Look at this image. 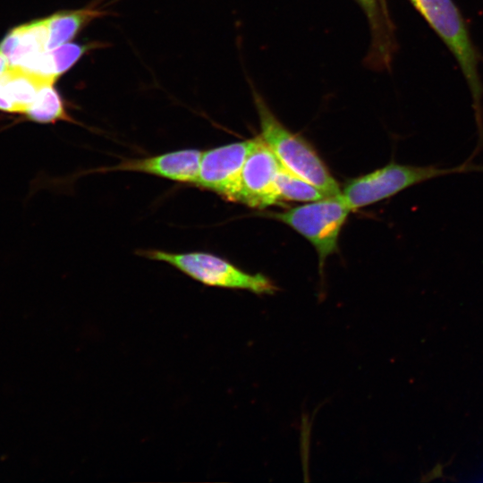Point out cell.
Returning a JSON list of instances; mask_svg holds the SVG:
<instances>
[{"mask_svg": "<svg viewBox=\"0 0 483 483\" xmlns=\"http://www.w3.org/2000/svg\"><path fill=\"white\" fill-rule=\"evenodd\" d=\"M483 173V165L464 162L443 168L434 165H403L392 161L345 185L341 194L352 211L391 198L417 184L453 174Z\"/></svg>", "mask_w": 483, "mask_h": 483, "instance_id": "3", "label": "cell"}, {"mask_svg": "<svg viewBox=\"0 0 483 483\" xmlns=\"http://www.w3.org/2000/svg\"><path fill=\"white\" fill-rule=\"evenodd\" d=\"M364 12L372 36L375 64H387L392 50V24L386 5L381 0H355Z\"/></svg>", "mask_w": 483, "mask_h": 483, "instance_id": "12", "label": "cell"}, {"mask_svg": "<svg viewBox=\"0 0 483 483\" xmlns=\"http://www.w3.org/2000/svg\"><path fill=\"white\" fill-rule=\"evenodd\" d=\"M381 1H382V3H383L385 5H386V0H381Z\"/></svg>", "mask_w": 483, "mask_h": 483, "instance_id": "17", "label": "cell"}, {"mask_svg": "<svg viewBox=\"0 0 483 483\" xmlns=\"http://www.w3.org/2000/svg\"><path fill=\"white\" fill-rule=\"evenodd\" d=\"M201 155L202 151L199 149H180L144 158L123 160L118 165L90 172H140L181 183L196 184Z\"/></svg>", "mask_w": 483, "mask_h": 483, "instance_id": "8", "label": "cell"}, {"mask_svg": "<svg viewBox=\"0 0 483 483\" xmlns=\"http://www.w3.org/2000/svg\"><path fill=\"white\" fill-rule=\"evenodd\" d=\"M48 39L47 18L12 30L0 43V53L10 66H20L46 50Z\"/></svg>", "mask_w": 483, "mask_h": 483, "instance_id": "10", "label": "cell"}, {"mask_svg": "<svg viewBox=\"0 0 483 483\" xmlns=\"http://www.w3.org/2000/svg\"><path fill=\"white\" fill-rule=\"evenodd\" d=\"M350 212L352 209L339 194L267 216L291 226L305 237L316 249L322 268L325 259L338 250L339 234Z\"/></svg>", "mask_w": 483, "mask_h": 483, "instance_id": "5", "label": "cell"}, {"mask_svg": "<svg viewBox=\"0 0 483 483\" xmlns=\"http://www.w3.org/2000/svg\"><path fill=\"white\" fill-rule=\"evenodd\" d=\"M9 66L6 58L0 53V77L7 71Z\"/></svg>", "mask_w": 483, "mask_h": 483, "instance_id": "16", "label": "cell"}, {"mask_svg": "<svg viewBox=\"0 0 483 483\" xmlns=\"http://www.w3.org/2000/svg\"><path fill=\"white\" fill-rule=\"evenodd\" d=\"M275 188L280 200L314 201L326 197L316 186L281 164L275 175Z\"/></svg>", "mask_w": 483, "mask_h": 483, "instance_id": "14", "label": "cell"}, {"mask_svg": "<svg viewBox=\"0 0 483 483\" xmlns=\"http://www.w3.org/2000/svg\"><path fill=\"white\" fill-rule=\"evenodd\" d=\"M252 143L253 139L203 151L195 185L236 202L241 172Z\"/></svg>", "mask_w": 483, "mask_h": 483, "instance_id": "6", "label": "cell"}, {"mask_svg": "<svg viewBox=\"0 0 483 483\" xmlns=\"http://www.w3.org/2000/svg\"><path fill=\"white\" fill-rule=\"evenodd\" d=\"M138 253L147 258L167 263L208 286L243 289L257 294H272L277 290L265 275L246 273L226 259L211 253H174L155 249L140 250Z\"/></svg>", "mask_w": 483, "mask_h": 483, "instance_id": "4", "label": "cell"}, {"mask_svg": "<svg viewBox=\"0 0 483 483\" xmlns=\"http://www.w3.org/2000/svg\"><path fill=\"white\" fill-rule=\"evenodd\" d=\"M98 47H102V44L68 42L51 49L50 53L57 77L71 69L86 53Z\"/></svg>", "mask_w": 483, "mask_h": 483, "instance_id": "15", "label": "cell"}, {"mask_svg": "<svg viewBox=\"0 0 483 483\" xmlns=\"http://www.w3.org/2000/svg\"><path fill=\"white\" fill-rule=\"evenodd\" d=\"M280 162L261 136L253 139L243 164L236 202L251 208H265L281 200L275 188Z\"/></svg>", "mask_w": 483, "mask_h": 483, "instance_id": "7", "label": "cell"}, {"mask_svg": "<svg viewBox=\"0 0 483 483\" xmlns=\"http://www.w3.org/2000/svg\"><path fill=\"white\" fill-rule=\"evenodd\" d=\"M455 57L471 93L478 143L472 157L483 150V88L479 57L464 20L453 0H409Z\"/></svg>", "mask_w": 483, "mask_h": 483, "instance_id": "1", "label": "cell"}, {"mask_svg": "<svg viewBox=\"0 0 483 483\" xmlns=\"http://www.w3.org/2000/svg\"><path fill=\"white\" fill-rule=\"evenodd\" d=\"M253 99L260 124V136L280 164L316 186L326 196L341 194L337 182L314 148L303 138L290 131L256 91L253 92Z\"/></svg>", "mask_w": 483, "mask_h": 483, "instance_id": "2", "label": "cell"}, {"mask_svg": "<svg viewBox=\"0 0 483 483\" xmlns=\"http://www.w3.org/2000/svg\"><path fill=\"white\" fill-rule=\"evenodd\" d=\"M27 118L42 123H53L58 121L76 123L66 110L60 94L52 82L40 88Z\"/></svg>", "mask_w": 483, "mask_h": 483, "instance_id": "13", "label": "cell"}, {"mask_svg": "<svg viewBox=\"0 0 483 483\" xmlns=\"http://www.w3.org/2000/svg\"><path fill=\"white\" fill-rule=\"evenodd\" d=\"M51 82L55 83L19 66H9L0 77V110L27 116L40 88Z\"/></svg>", "mask_w": 483, "mask_h": 483, "instance_id": "9", "label": "cell"}, {"mask_svg": "<svg viewBox=\"0 0 483 483\" xmlns=\"http://www.w3.org/2000/svg\"><path fill=\"white\" fill-rule=\"evenodd\" d=\"M107 14L108 12L91 4L81 9L59 12L47 17V50L68 43L93 20Z\"/></svg>", "mask_w": 483, "mask_h": 483, "instance_id": "11", "label": "cell"}]
</instances>
